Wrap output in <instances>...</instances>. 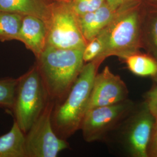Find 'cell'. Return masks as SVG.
Returning a JSON list of instances; mask_svg holds the SVG:
<instances>
[{"label":"cell","instance_id":"6da1fadb","mask_svg":"<svg viewBox=\"0 0 157 157\" xmlns=\"http://www.w3.org/2000/svg\"><path fill=\"white\" fill-rule=\"evenodd\" d=\"M82 49H62L47 45L35 64L49 99L56 105L66 98L84 63Z\"/></svg>","mask_w":157,"mask_h":157},{"label":"cell","instance_id":"7a4b0ae2","mask_svg":"<svg viewBox=\"0 0 157 157\" xmlns=\"http://www.w3.org/2000/svg\"><path fill=\"white\" fill-rule=\"evenodd\" d=\"M140 1H135L121 6L112 21L101 34L104 47L95 60L101 65L109 56L124 59L139 52L142 47V23Z\"/></svg>","mask_w":157,"mask_h":157},{"label":"cell","instance_id":"3957f363","mask_svg":"<svg viewBox=\"0 0 157 157\" xmlns=\"http://www.w3.org/2000/svg\"><path fill=\"white\" fill-rule=\"evenodd\" d=\"M100 66L95 60L84 64L66 98L61 104L55 105L52 124L56 135L62 139H67L80 129Z\"/></svg>","mask_w":157,"mask_h":157},{"label":"cell","instance_id":"277c9868","mask_svg":"<svg viewBox=\"0 0 157 157\" xmlns=\"http://www.w3.org/2000/svg\"><path fill=\"white\" fill-rule=\"evenodd\" d=\"M17 79L12 113L14 121L26 134L50 99L35 63Z\"/></svg>","mask_w":157,"mask_h":157},{"label":"cell","instance_id":"5b68a950","mask_svg":"<svg viewBox=\"0 0 157 157\" xmlns=\"http://www.w3.org/2000/svg\"><path fill=\"white\" fill-rule=\"evenodd\" d=\"M46 25L47 45L62 49L84 50L87 42L81 32L78 17L71 3L51 2Z\"/></svg>","mask_w":157,"mask_h":157},{"label":"cell","instance_id":"8992f818","mask_svg":"<svg viewBox=\"0 0 157 157\" xmlns=\"http://www.w3.org/2000/svg\"><path fill=\"white\" fill-rule=\"evenodd\" d=\"M56 103L48 101L44 109L26 134V157H56L69 147L66 140L56 135L51 117Z\"/></svg>","mask_w":157,"mask_h":157},{"label":"cell","instance_id":"52a82bcc","mask_svg":"<svg viewBox=\"0 0 157 157\" xmlns=\"http://www.w3.org/2000/svg\"><path fill=\"white\" fill-rule=\"evenodd\" d=\"M133 108V103L127 99L116 104L89 109L80 127L84 140L91 143L102 139L124 121Z\"/></svg>","mask_w":157,"mask_h":157},{"label":"cell","instance_id":"ba28073f","mask_svg":"<svg viewBox=\"0 0 157 157\" xmlns=\"http://www.w3.org/2000/svg\"><path fill=\"white\" fill-rule=\"evenodd\" d=\"M126 118L122 133L125 150L130 157H148V147L155 118L146 103L136 110L133 108Z\"/></svg>","mask_w":157,"mask_h":157},{"label":"cell","instance_id":"9c48e42d","mask_svg":"<svg viewBox=\"0 0 157 157\" xmlns=\"http://www.w3.org/2000/svg\"><path fill=\"white\" fill-rule=\"evenodd\" d=\"M127 86L119 75H115L105 67L97 73L90 94L87 111L95 107L108 106L128 99Z\"/></svg>","mask_w":157,"mask_h":157},{"label":"cell","instance_id":"30bf717a","mask_svg":"<svg viewBox=\"0 0 157 157\" xmlns=\"http://www.w3.org/2000/svg\"><path fill=\"white\" fill-rule=\"evenodd\" d=\"M39 57L47 46V28L45 22L38 17L23 15L17 40Z\"/></svg>","mask_w":157,"mask_h":157},{"label":"cell","instance_id":"8fae6325","mask_svg":"<svg viewBox=\"0 0 157 157\" xmlns=\"http://www.w3.org/2000/svg\"><path fill=\"white\" fill-rule=\"evenodd\" d=\"M119 8L110 6L106 1L98 10L78 17L80 29L87 43L101 33L112 21Z\"/></svg>","mask_w":157,"mask_h":157},{"label":"cell","instance_id":"7c38bea8","mask_svg":"<svg viewBox=\"0 0 157 157\" xmlns=\"http://www.w3.org/2000/svg\"><path fill=\"white\" fill-rule=\"evenodd\" d=\"M51 3L48 0H0V11L33 15L46 23L50 16Z\"/></svg>","mask_w":157,"mask_h":157},{"label":"cell","instance_id":"4fadbf2b","mask_svg":"<svg viewBox=\"0 0 157 157\" xmlns=\"http://www.w3.org/2000/svg\"><path fill=\"white\" fill-rule=\"evenodd\" d=\"M0 157H26V134L15 121L11 130L0 136Z\"/></svg>","mask_w":157,"mask_h":157},{"label":"cell","instance_id":"5bb4252c","mask_svg":"<svg viewBox=\"0 0 157 157\" xmlns=\"http://www.w3.org/2000/svg\"><path fill=\"white\" fill-rule=\"evenodd\" d=\"M124 60L129 71L136 76H157V61L153 56L137 52L126 57Z\"/></svg>","mask_w":157,"mask_h":157},{"label":"cell","instance_id":"9a60e30c","mask_svg":"<svg viewBox=\"0 0 157 157\" xmlns=\"http://www.w3.org/2000/svg\"><path fill=\"white\" fill-rule=\"evenodd\" d=\"M23 15L0 11V41L17 40Z\"/></svg>","mask_w":157,"mask_h":157},{"label":"cell","instance_id":"2e32d148","mask_svg":"<svg viewBox=\"0 0 157 157\" xmlns=\"http://www.w3.org/2000/svg\"><path fill=\"white\" fill-rule=\"evenodd\" d=\"M17 78H0V108L12 112L17 90Z\"/></svg>","mask_w":157,"mask_h":157},{"label":"cell","instance_id":"e0dca14e","mask_svg":"<svg viewBox=\"0 0 157 157\" xmlns=\"http://www.w3.org/2000/svg\"><path fill=\"white\" fill-rule=\"evenodd\" d=\"M152 14L142 26V42L157 61V11Z\"/></svg>","mask_w":157,"mask_h":157},{"label":"cell","instance_id":"ac0fdd59","mask_svg":"<svg viewBox=\"0 0 157 157\" xmlns=\"http://www.w3.org/2000/svg\"><path fill=\"white\" fill-rule=\"evenodd\" d=\"M104 47V41L101 34L89 41L83 52V59L84 63L91 62L99 56Z\"/></svg>","mask_w":157,"mask_h":157},{"label":"cell","instance_id":"d6986e66","mask_svg":"<svg viewBox=\"0 0 157 157\" xmlns=\"http://www.w3.org/2000/svg\"><path fill=\"white\" fill-rule=\"evenodd\" d=\"M106 2V0H74L71 4L78 17L94 11Z\"/></svg>","mask_w":157,"mask_h":157},{"label":"cell","instance_id":"ffe728a7","mask_svg":"<svg viewBox=\"0 0 157 157\" xmlns=\"http://www.w3.org/2000/svg\"><path fill=\"white\" fill-rule=\"evenodd\" d=\"M156 77L157 83L154 87L147 94L146 103L150 112H151L157 121V76Z\"/></svg>","mask_w":157,"mask_h":157},{"label":"cell","instance_id":"44dd1931","mask_svg":"<svg viewBox=\"0 0 157 157\" xmlns=\"http://www.w3.org/2000/svg\"><path fill=\"white\" fill-rule=\"evenodd\" d=\"M148 157H157V121H155L148 147Z\"/></svg>","mask_w":157,"mask_h":157},{"label":"cell","instance_id":"7402d4cb","mask_svg":"<svg viewBox=\"0 0 157 157\" xmlns=\"http://www.w3.org/2000/svg\"><path fill=\"white\" fill-rule=\"evenodd\" d=\"M135 1H141V0H106V1L110 6L115 7L117 8H119L122 6Z\"/></svg>","mask_w":157,"mask_h":157},{"label":"cell","instance_id":"603a6c76","mask_svg":"<svg viewBox=\"0 0 157 157\" xmlns=\"http://www.w3.org/2000/svg\"><path fill=\"white\" fill-rule=\"evenodd\" d=\"M51 2H65V3H71L74 0H48Z\"/></svg>","mask_w":157,"mask_h":157},{"label":"cell","instance_id":"cb8c5ba5","mask_svg":"<svg viewBox=\"0 0 157 157\" xmlns=\"http://www.w3.org/2000/svg\"><path fill=\"white\" fill-rule=\"evenodd\" d=\"M154 1H155V0H154Z\"/></svg>","mask_w":157,"mask_h":157}]
</instances>
